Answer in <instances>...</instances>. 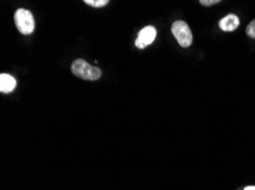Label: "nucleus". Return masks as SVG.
<instances>
[{
    "label": "nucleus",
    "mask_w": 255,
    "mask_h": 190,
    "mask_svg": "<svg viewBox=\"0 0 255 190\" xmlns=\"http://www.w3.org/2000/svg\"><path fill=\"white\" fill-rule=\"evenodd\" d=\"M71 72L76 76L80 77V79L88 81H96L102 75L101 69L99 67L92 66L87 62L82 60V58H78V60L73 62L71 65Z\"/></svg>",
    "instance_id": "f257e3e1"
},
{
    "label": "nucleus",
    "mask_w": 255,
    "mask_h": 190,
    "mask_svg": "<svg viewBox=\"0 0 255 190\" xmlns=\"http://www.w3.org/2000/svg\"><path fill=\"white\" fill-rule=\"evenodd\" d=\"M14 21L17 30L20 31L22 34H24V36H28V34L32 33L34 31V28H36L33 15L28 9L18 8L14 14Z\"/></svg>",
    "instance_id": "f03ea898"
},
{
    "label": "nucleus",
    "mask_w": 255,
    "mask_h": 190,
    "mask_svg": "<svg viewBox=\"0 0 255 190\" xmlns=\"http://www.w3.org/2000/svg\"><path fill=\"white\" fill-rule=\"evenodd\" d=\"M173 36L183 48L190 47L192 44V32L184 21H175L172 25Z\"/></svg>",
    "instance_id": "7ed1b4c3"
},
{
    "label": "nucleus",
    "mask_w": 255,
    "mask_h": 190,
    "mask_svg": "<svg viewBox=\"0 0 255 190\" xmlns=\"http://www.w3.org/2000/svg\"><path fill=\"white\" fill-rule=\"evenodd\" d=\"M156 36L157 31L153 26H145V28H143L140 31V33H138L137 39L135 40V46H136L138 49H144L145 47H148L149 45L152 44L154 39H156Z\"/></svg>",
    "instance_id": "20e7f679"
},
{
    "label": "nucleus",
    "mask_w": 255,
    "mask_h": 190,
    "mask_svg": "<svg viewBox=\"0 0 255 190\" xmlns=\"http://www.w3.org/2000/svg\"><path fill=\"white\" fill-rule=\"evenodd\" d=\"M239 26V17L235 14H229L219 22V28L225 32H233Z\"/></svg>",
    "instance_id": "39448f33"
},
{
    "label": "nucleus",
    "mask_w": 255,
    "mask_h": 190,
    "mask_svg": "<svg viewBox=\"0 0 255 190\" xmlns=\"http://www.w3.org/2000/svg\"><path fill=\"white\" fill-rule=\"evenodd\" d=\"M16 87V80L9 74L0 75V91L2 94H9Z\"/></svg>",
    "instance_id": "423d86ee"
},
{
    "label": "nucleus",
    "mask_w": 255,
    "mask_h": 190,
    "mask_svg": "<svg viewBox=\"0 0 255 190\" xmlns=\"http://www.w3.org/2000/svg\"><path fill=\"white\" fill-rule=\"evenodd\" d=\"M85 3H87L88 6L91 7H95V8H100V7H104L108 5V2L110 0H84Z\"/></svg>",
    "instance_id": "0eeeda50"
},
{
    "label": "nucleus",
    "mask_w": 255,
    "mask_h": 190,
    "mask_svg": "<svg viewBox=\"0 0 255 190\" xmlns=\"http://www.w3.org/2000/svg\"><path fill=\"white\" fill-rule=\"evenodd\" d=\"M246 34L249 36L250 38L255 39V19L250 23L249 25H247L246 28Z\"/></svg>",
    "instance_id": "6e6552de"
},
{
    "label": "nucleus",
    "mask_w": 255,
    "mask_h": 190,
    "mask_svg": "<svg viewBox=\"0 0 255 190\" xmlns=\"http://www.w3.org/2000/svg\"><path fill=\"white\" fill-rule=\"evenodd\" d=\"M220 1H221V0H199V2L202 3L203 6H206V7L213 6L215 3H219Z\"/></svg>",
    "instance_id": "1a4fd4ad"
},
{
    "label": "nucleus",
    "mask_w": 255,
    "mask_h": 190,
    "mask_svg": "<svg viewBox=\"0 0 255 190\" xmlns=\"http://www.w3.org/2000/svg\"><path fill=\"white\" fill-rule=\"evenodd\" d=\"M244 190H255V186H249V187H246Z\"/></svg>",
    "instance_id": "9d476101"
}]
</instances>
